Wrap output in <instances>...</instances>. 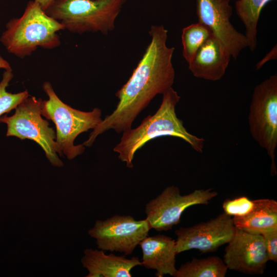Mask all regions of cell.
Masks as SVG:
<instances>
[{"mask_svg": "<svg viewBox=\"0 0 277 277\" xmlns=\"http://www.w3.org/2000/svg\"><path fill=\"white\" fill-rule=\"evenodd\" d=\"M262 235L269 261L277 262V229L266 231Z\"/></svg>", "mask_w": 277, "mask_h": 277, "instance_id": "cell-22", "label": "cell"}, {"mask_svg": "<svg viewBox=\"0 0 277 277\" xmlns=\"http://www.w3.org/2000/svg\"><path fill=\"white\" fill-rule=\"evenodd\" d=\"M223 261L228 269L250 274L263 273L269 259L262 235L236 228L225 247Z\"/></svg>", "mask_w": 277, "mask_h": 277, "instance_id": "cell-12", "label": "cell"}, {"mask_svg": "<svg viewBox=\"0 0 277 277\" xmlns=\"http://www.w3.org/2000/svg\"><path fill=\"white\" fill-rule=\"evenodd\" d=\"M231 57L221 42L212 35L188 63V69L197 78L217 81L225 74Z\"/></svg>", "mask_w": 277, "mask_h": 277, "instance_id": "cell-13", "label": "cell"}, {"mask_svg": "<svg viewBox=\"0 0 277 277\" xmlns=\"http://www.w3.org/2000/svg\"><path fill=\"white\" fill-rule=\"evenodd\" d=\"M230 0H195L198 22L206 26L235 60L248 47L245 35L230 22L232 7Z\"/></svg>", "mask_w": 277, "mask_h": 277, "instance_id": "cell-11", "label": "cell"}, {"mask_svg": "<svg viewBox=\"0 0 277 277\" xmlns=\"http://www.w3.org/2000/svg\"><path fill=\"white\" fill-rule=\"evenodd\" d=\"M6 28L0 42L9 53L21 58L30 55L38 47H57L61 41L57 32L65 29L34 1L28 3L20 17L10 20Z\"/></svg>", "mask_w": 277, "mask_h": 277, "instance_id": "cell-3", "label": "cell"}, {"mask_svg": "<svg viewBox=\"0 0 277 277\" xmlns=\"http://www.w3.org/2000/svg\"><path fill=\"white\" fill-rule=\"evenodd\" d=\"M254 200L242 196L233 199H226L222 204L224 212L232 217L244 216L254 208Z\"/></svg>", "mask_w": 277, "mask_h": 277, "instance_id": "cell-21", "label": "cell"}, {"mask_svg": "<svg viewBox=\"0 0 277 277\" xmlns=\"http://www.w3.org/2000/svg\"><path fill=\"white\" fill-rule=\"evenodd\" d=\"M84 253L81 263L88 271L86 277H131V269L141 265V262L136 257L127 259L125 256L106 254L103 250L91 248L86 249Z\"/></svg>", "mask_w": 277, "mask_h": 277, "instance_id": "cell-15", "label": "cell"}, {"mask_svg": "<svg viewBox=\"0 0 277 277\" xmlns=\"http://www.w3.org/2000/svg\"><path fill=\"white\" fill-rule=\"evenodd\" d=\"M217 195L216 191L208 188L195 189L183 195L177 187L168 186L146 204V219L152 229L167 231L180 223L182 214L187 208L207 205Z\"/></svg>", "mask_w": 277, "mask_h": 277, "instance_id": "cell-8", "label": "cell"}, {"mask_svg": "<svg viewBox=\"0 0 277 277\" xmlns=\"http://www.w3.org/2000/svg\"><path fill=\"white\" fill-rule=\"evenodd\" d=\"M235 229L232 217L224 212L208 221L181 227L175 231L177 253L191 249L202 253L215 251L231 240Z\"/></svg>", "mask_w": 277, "mask_h": 277, "instance_id": "cell-10", "label": "cell"}, {"mask_svg": "<svg viewBox=\"0 0 277 277\" xmlns=\"http://www.w3.org/2000/svg\"><path fill=\"white\" fill-rule=\"evenodd\" d=\"M227 270L223 260L219 256L193 258L177 269L174 277H224Z\"/></svg>", "mask_w": 277, "mask_h": 277, "instance_id": "cell-18", "label": "cell"}, {"mask_svg": "<svg viewBox=\"0 0 277 277\" xmlns=\"http://www.w3.org/2000/svg\"><path fill=\"white\" fill-rule=\"evenodd\" d=\"M139 245L142 251L141 265L147 269L155 270L157 277L167 274L175 276L177 270L175 257L177 253L174 239L163 234L147 236Z\"/></svg>", "mask_w": 277, "mask_h": 277, "instance_id": "cell-14", "label": "cell"}, {"mask_svg": "<svg viewBox=\"0 0 277 277\" xmlns=\"http://www.w3.org/2000/svg\"><path fill=\"white\" fill-rule=\"evenodd\" d=\"M277 58V47L275 45L272 49L256 65V69L259 70L267 62L276 60Z\"/></svg>", "mask_w": 277, "mask_h": 277, "instance_id": "cell-23", "label": "cell"}, {"mask_svg": "<svg viewBox=\"0 0 277 277\" xmlns=\"http://www.w3.org/2000/svg\"><path fill=\"white\" fill-rule=\"evenodd\" d=\"M272 0H238L235 7L237 15L244 25L245 36L251 51L257 45L258 24L264 7Z\"/></svg>", "mask_w": 277, "mask_h": 277, "instance_id": "cell-17", "label": "cell"}, {"mask_svg": "<svg viewBox=\"0 0 277 277\" xmlns=\"http://www.w3.org/2000/svg\"><path fill=\"white\" fill-rule=\"evenodd\" d=\"M43 89L49 99L43 101L42 115L54 123L57 146L62 154L71 160L85 150L83 144H74L75 139L102 121V111L95 108L85 112L72 108L60 100L49 82L44 83Z\"/></svg>", "mask_w": 277, "mask_h": 277, "instance_id": "cell-4", "label": "cell"}, {"mask_svg": "<svg viewBox=\"0 0 277 277\" xmlns=\"http://www.w3.org/2000/svg\"><path fill=\"white\" fill-rule=\"evenodd\" d=\"M54 1L55 0H34V1L37 3L45 11Z\"/></svg>", "mask_w": 277, "mask_h": 277, "instance_id": "cell-24", "label": "cell"}, {"mask_svg": "<svg viewBox=\"0 0 277 277\" xmlns=\"http://www.w3.org/2000/svg\"><path fill=\"white\" fill-rule=\"evenodd\" d=\"M126 0H55L45 10L73 33L107 34Z\"/></svg>", "mask_w": 277, "mask_h": 277, "instance_id": "cell-5", "label": "cell"}, {"mask_svg": "<svg viewBox=\"0 0 277 277\" xmlns=\"http://www.w3.org/2000/svg\"><path fill=\"white\" fill-rule=\"evenodd\" d=\"M162 103L153 115L145 118L136 128L123 132L121 141L113 148L118 159L132 168L135 152L150 140L163 136L182 138L196 151L202 152L205 140L189 133L175 112L180 96L171 87L163 94Z\"/></svg>", "mask_w": 277, "mask_h": 277, "instance_id": "cell-2", "label": "cell"}, {"mask_svg": "<svg viewBox=\"0 0 277 277\" xmlns=\"http://www.w3.org/2000/svg\"><path fill=\"white\" fill-rule=\"evenodd\" d=\"M253 210L241 217H232L236 228L261 234L277 229V202L273 199L255 200Z\"/></svg>", "mask_w": 277, "mask_h": 277, "instance_id": "cell-16", "label": "cell"}, {"mask_svg": "<svg viewBox=\"0 0 277 277\" xmlns=\"http://www.w3.org/2000/svg\"><path fill=\"white\" fill-rule=\"evenodd\" d=\"M0 68L12 70L9 63L0 55Z\"/></svg>", "mask_w": 277, "mask_h": 277, "instance_id": "cell-25", "label": "cell"}, {"mask_svg": "<svg viewBox=\"0 0 277 277\" xmlns=\"http://www.w3.org/2000/svg\"><path fill=\"white\" fill-rule=\"evenodd\" d=\"M212 35L210 29L200 22L192 24L183 29L181 36L183 56L188 63Z\"/></svg>", "mask_w": 277, "mask_h": 277, "instance_id": "cell-19", "label": "cell"}, {"mask_svg": "<svg viewBox=\"0 0 277 277\" xmlns=\"http://www.w3.org/2000/svg\"><path fill=\"white\" fill-rule=\"evenodd\" d=\"M151 42L127 83L115 93L116 108L106 116L83 143L90 147L96 137L114 129L117 133L131 128L132 123L158 94L172 87L175 71L172 63L174 47L167 46L168 30L162 25L152 26Z\"/></svg>", "mask_w": 277, "mask_h": 277, "instance_id": "cell-1", "label": "cell"}, {"mask_svg": "<svg viewBox=\"0 0 277 277\" xmlns=\"http://www.w3.org/2000/svg\"><path fill=\"white\" fill-rule=\"evenodd\" d=\"M150 229L146 219L136 220L131 215H115L104 221H96L88 232L96 240L99 249L127 255L148 236Z\"/></svg>", "mask_w": 277, "mask_h": 277, "instance_id": "cell-9", "label": "cell"}, {"mask_svg": "<svg viewBox=\"0 0 277 277\" xmlns=\"http://www.w3.org/2000/svg\"><path fill=\"white\" fill-rule=\"evenodd\" d=\"M13 74L12 70H5L0 82V116L8 113L30 95L27 90L17 93H11L6 90Z\"/></svg>", "mask_w": 277, "mask_h": 277, "instance_id": "cell-20", "label": "cell"}, {"mask_svg": "<svg viewBox=\"0 0 277 277\" xmlns=\"http://www.w3.org/2000/svg\"><path fill=\"white\" fill-rule=\"evenodd\" d=\"M253 138L264 148L271 160L270 174H276L274 162L277 146V75L256 85L253 92L248 116Z\"/></svg>", "mask_w": 277, "mask_h": 277, "instance_id": "cell-7", "label": "cell"}, {"mask_svg": "<svg viewBox=\"0 0 277 277\" xmlns=\"http://www.w3.org/2000/svg\"><path fill=\"white\" fill-rule=\"evenodd\" d=\"M43 101L29 96L16 107L13 115L0 116V123L7 125L6 136L34 141L42 147L52 166L61 167L64 164L58 154H63L55 142L56 133L42 116Z\"/></svg>", "mask_w": 277, "mask_h": 277, "instance_id": "cell-6", "label": "cell"}]
</instances>
